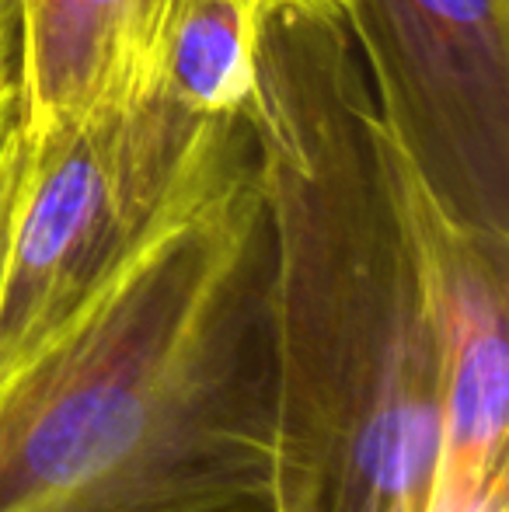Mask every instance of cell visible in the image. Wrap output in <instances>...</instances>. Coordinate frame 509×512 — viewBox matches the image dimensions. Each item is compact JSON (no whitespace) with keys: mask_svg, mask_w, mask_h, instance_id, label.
<instances>
[{"mask_svg":"<svg viewBox=\"0 0 509 512\" xmlns=\"http://www.w3.org/2000/svg\"><path fill=\"white\" fill-rule=\"evenodd\" d=\"M21 119L18 70H14V39L0 42V150H4L11 129Z\"/></svg>","mask_w":509,"mask_h":512,"instance_id":"8","label":"cell"},{"mask_svg":"<svg viewBox=\"0 0 509 512\" xmlns=\"http://www.w3.org/2000/svg\"><path fill=\"white\" fill-rule=\"evenodd\" d=\"M245 119L269 230L279 512H426L461 213L384 133L346 21L269 18Z\"/></svg>","mask_w":509,"mask_h":512,"instance_id":"1","label":"cell"},{"mask_svg":"<svg viewBox=\"0 0 509 512\" xmlns=\"http://www.w3.org/2000/svg\"><path fill=\"white\" fill-rule=\"evenodd\" d=\"M18 35L14 25V0H0V42H11Z\"/></svg>","mask_w":509,"mask_h":512,"instance_id":"10","label":"cell"},{"mask_svg":"<svg viewBox=\"0 0 509 512\" xmlns=\"http://www.w3.org/2000/svg\"><path fill=\"white\" fill-rule=\"evenodd\" d=\"M178 0H14L21 136L123 115L161 95Z\"/></svg>","mask_w":509,"mask_h":512,"instance_id":"5","label":"cell"},{"mask_svg":"<svg viewBox=\"0 0 509 512\" xmlns=\"http://www.w3.org/2000/svg\"><path fill=\"white\" fill-rule=\"evenodd\" d=\"M248 119H203L140 241L0 380V512H279Z\"/></svg>","mask_w":509,"mask_h":512,"instance_id":"2","label":"cell"},{"mask_svg":"<svg viewBox=\"0 0 509 512\" xmlns=\"http://www.w3.org/2000/svg\"><path fill=\"white\" fill-rule=\"evenodd\" d=\"M196 129L164 95L123 115L25 140L0 279V380L129 255Z\"/></svg>","mask_w":509,"mask_h":512,"instance_id":"3","label":"cell"},{"mask_svg":"<svg viewBox=\"0 0 509 512\" xmlns=\"http://www.w3.org/2000/svg\"><path fill=\"white\" fill-rule=\"evenodd\" d=\"M269 18L262 0H178L161 95L192 122L248 115Z\"/></svg>","mask_w":509,"mask_h":512,"instance_id":"6","label":"cell"},{"mask_svg":"<svg viewBox=\"0 0 509 512\" xmlns=\"http://www.w3.org/2000/svg\"><path fill=\"white\" fill-rule=\"evenodd\" d=\"M21 168H25V140H21V122L11 129L4 150H0V279H4L7 244H11L14 209L21 196Z\"/></svg>","mask_w":509,"mask_h":512,"instance_id":"7","label":"cell"},{"mask_svg":"<svg viewBox=\"0 0 509 512\" xmlns=\"http://www.w3.org/2000/svg\"><path fill=\"white\" fill-rule=\"evenodd\" d=\"M272 18L304 21H346L349 0H262Z\"/></svg>","mask_w":509,"mask_h":512,"instance_id":"9","label":"cell"},{"mask_svg":"<svg viewBox=\"0 0 509 512\" xmlns=\"http://www.w3.org/2000/svg\"><path fill=\"white\" fill-rule=\"evenodd\" d=\"M346 25L394 147L509 237V0H349Z\"/></svg>","mask_w":509,"mask_h":512,"instance_id":"4","label":"cell"}]
</instances>
